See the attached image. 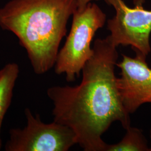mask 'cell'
I'll use <instances>...</instances> for the list:
<instances>
[{
    "label": "cell",
    "instance_id": "cell-7",
    "mask_svg": "<svg viewBox=\"0 0 151 151\" xmlns=\"http://www.w3.org/2000/svg\"><path fill=\"white\" fill-rule=\"evenodd\" d=\"M19 72V66L16 63H7L0 69V150L2 147L1 134L2 125L11 105Z\"/></svg>",
    "mask_w": 151,
    "mask_h": 151
},
{
    "label": "cell",
    "instance_id": "cell-6",
    "mask_svg": "<svg viewBox=\"0 0 151 151\" xmlns=\"http://www.w3.org/2000/svg\"><path fill=\"white\" fill-rule=\"evenodd\" d=\"M146 57L136 54L134 58L123 55L116 63L120 70L117 86L125 109L133 114L143 104L151 103V68Z\"/></svg>",
    "mask_w": 151,
    "mask_h": 151
},
{
    "label": "cell",
    "instance_id": "cell-2",
    "mask_svg": "<svg viewBox=\"0 0 151 151\" xmlns=\"http://www.w3.org/2000/svg\"><path fill=\"white\" fill-rule=\"evenodd\" d=\"M78 6L77 0H11L0 9V27L16 35L34 73L43 75L54 67Z\"/></svg>",
    "mask_w": 151,
    "mask_h": 151
},
{
    "label": "cell",
    "instance_id": "cell-1",
    "mask_svg": "<svg viewBox=\"0 0 151 151\" xmlns=\"http://www.w3.org/2000/svg\"><path fill=\"white\" fill-rule=\"evenodd\" d=\"M116 48L108 36L97 39L82 70L81 83L50 87L47 91L53 104V121L72 130L77 144L85 151H106L108 144L102 135L114 122H119L125 129L130 126L115 74Z\"/></svg>",
    "mask_w": 151,
    "mask_h": 151
},
{
    "label": "cell",
    "instance_id": "cell-10",
    "mask_svg": "<svg viewBox=\"0 0 151 151\" xmlns=\"http://www.w3.org/2000/svg\"><path fill=\"white\" fill-rule=\"evenodd\" d=\"M150 137H151V129L150 130ZM150 151H151V147H150Z\"/></svg>",
    "mask_w": 151,
    "mask_h": 151
},
{
    "label": "cell",
    "instance_id": "cell-9",
    "mask_svg": "<svg viewBox=\"0 0 151 151\" xmlns=\"http://www.w3.org/2000/svg\"><path fill=\"white\" fill-rule=\"evenodd\" d=\"M77 1H78V6L82 7V6H85L87 4H88L91 1H93V0H77ZM95 1H97V0H95Z\"/></svg>",
    "mask_w": 151,
    "mask_h": 151
},
{
    "label": "cell",
    "instance_id": "cell-3",
    "mask_svg": "<svg viewBox=\"0 0 151 151\" xmlns=\"http://www.w3.org/2000/svg\"><path fill=\"white\" fill-rule=\"evenodd\" d=\"M105 21L106 15L96 4L89 2L85 6L77 7L73 14L70 33L57 55L54 65L56 74H65L69 82L79 77L93 53L92 39Z\"/></svg>",
    "mask_w": 151,
    "mask_h": 151
},
{
    "label": "cell",
    "instance_id": "cell-4",
    "mask_svg": "<svg viewBox=\"0 0 151 151\" xmlns=\"http://www.w3.org/2000/svg\"><path fill=\"white\" fill-rule=\"evenodd\" d=\"M24 113L27 124L22 129L10 130L6 151H67L77 144L75 133L70 128L54 121L44 123L29 108Z\"/></svg>",
    "mask_w": 151,
    "mask_h": 151
},
{
    "label": "cell",
    "instance_id": "cell-8",
    "mask_svg": "<svg viewBox=\"0 0 151 151\" xmlns=\"http://www.w3.org/2000/svg\"><path fill=\"white\" fill-rule=\"evenodd\" d=\"M123 138L118 143L108 144L106 151H150L147 141L141 130L129 127Z\"/></svg>",
    "mask_w": 151,
    "mask_h": 151
},
{
    "label": "cell",
    "instance_id": "cell-5",
    "mask_svg": "<svg viewBox=\"0 0 151 151\" xmlns=\"http://www.w3.org/2000/svg\"><path fill=\"white\" fill-rule=\"evenodd\" d=\"M113 6L116 14L108 21V36L116 46L130 45L136 54L146 57L151 52L150 37L151 32V10L143 7L142 1L129 8L123 0H105Z\"/></svg>",
    "mask_w": 151,
    "mask_h": 151
}]
</instances>
